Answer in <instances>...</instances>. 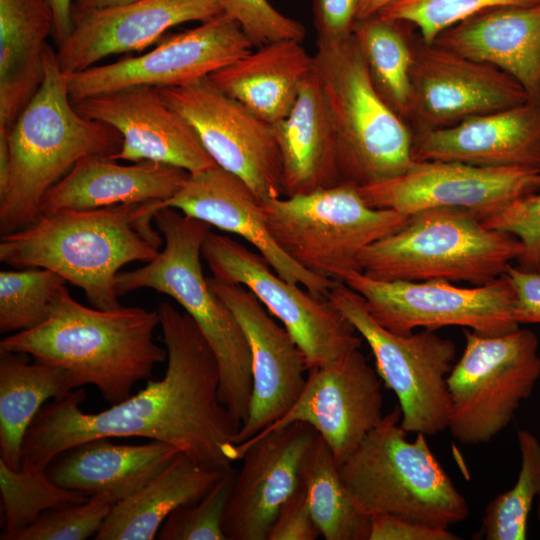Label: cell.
<instances>
[{
	"instance_id": "cell-1",
	"label": "cell",
	"mask_w": 540,
	"mask_h": 540,
	"mask_svg": "<svg viewBox=\"0 0 540 540\" xmlns=\"http://www.w3.org/2000/svg\"><path fill=\"white\" fill-rule=\"evenodd\" d=\"M157 310L167 350L163 378L99 413L81 410L82 388L47 402L25 435L20 470L46 471L72 447L103 437L161 441L202 467H231L225 450L239 427L219 398L216 357L185 311L168 301Z\"/></svg>"
},
{
	"instance_id": "cell-2",
	"label": "cell",
	"mask_w": 540,
	"mask_h": 540,
	"mask_svg": "<svg viewBox=\"0 0 540 540\" xmlns=\"http://www.w3.org/2000/svg\"><path fill=\"white\" fill-rule=\"evenodd\" d=\"M160 202L40 215L29 226L2 235L0 261L52 270L82 289L93 307L119 308V270L132 261H151L164 242L152 226Z\"/></svg>"
},
{
	"instance_id": "cell-3",
	"label": "cell",
	"mask_w": 540,
	"mask_h": 540,
	"mask_svg": "<svg viewBox=\"0 0 540 540\" xmlns=\"http://www.w3.org/2000/svg\"><path fill=\"white\" fill-rule=\"evenodd\" d=\"M159 325L157 309L90 308L64 286L47 318L32 329L4 337L0 350L61 368L76 389L94 385L113 405L130 397L135 384L167 360L166 348L153 340Z\"/></svg>"
},
{
	"instance_id": "cell-4",
	"label": "cell",
	"mask_w": 540,
	"mask_h": 540,
	"mask_svg": "<svg viewBox=\"0 0 540 540\" xmlns=\"http://www.w3.org/2000/svg\"><path fill=\"white\" fill-rule=\"evenodd\" d=\"M43 82L8 132L10 169L0 192V231L23 229L40 215L44 194L82 158L111 156L122 145L112 126L82 116L68 91L67 74L48 45Z\"/></svg>"
},
{
	"instance_id": "cell-5",
	"label": "cell",
	"mask_w": 540,
	"mask_h": 540,
	"mask_svg": "<svg viewBox=\"0 0 540 540\" xmlns=\"http://www.w3.org/2000/svg\"><path fill=\"white\" fill-rule=\"evenodd\" d=\"M154 221L164 249L147 264L116 277L117 295L151 288L174 299L193 319L212 349L219 371V398L240 428L252 393L251 356L244 332L202 271V245L211 225L164 207ZM239 430V429H238Z\"/></svg>"
},
{
	"instance_id": "cell-6",
	"label": "cell",
	"mask_w": 540,
	"mask_h": 540,
	"mask_svg": "<svg viewBox=\"0 0 540 540\" xmlns=\"http://www.w3.org/2000/svg\"><path fill=\"white\" fill-rule=\"evenodd\" d=\"M396 406L338 466L340 477L369 515L392 514L449 529L469 514L465 497L431 451L426 435L406 438Z\"/></svg>"
},
{
	"instance_id": "cell-7",
	"label": "cell",
	"mask_w": 540,
	"mask_h": 540,
	"mask_svg": "<svg viewBox=\"0 0 540 540\" xmlns=\"http://www.w3.org/2000/svg\"><path fill=\"white\" fill-rule=\"evenodd\" d=\"M313 57L335 133L341 183L363 187L407 171L415 162L413 131L377 92L353 34L317 46Z\"/></svg>"
},
{
	"instance_id": "cell-8",
	"label": "cell",
	"mask_w": 540,
	"mask_h": 540,
	"mask_svg": "<svg viewBox=\"0 0 540 540\" xmlns=\"http://www.w3.org/2000/svg\"><path fill=\"white\" fill-rule=\"evenodd\" d=\"M523 250L516 236L486 227L466 211L432 208L413 213L401 229L364 248L358 264L379 280L480 286L503 275Z\"/></svg>"
},
{
	"instance_id": "cell-9",
	"label": "cell",
	"mask_w": 540,
	"mask_h": 540,
	"mask_svg": "<svg viewBox=\"0 0 540 540\" xmlns=\"http://www.w3.org/2000/svg\"><path fill=\"white\" fill-rule=\"evenodd\" d=\"M260 205L271 235L292 259L340 282L361 271L358 256L364 248L401 229L410 216L370 206L358 187L347 183Z\"/></svg>"
},
{
	"instance_id": "cell-10",
	"label": "cell",
	"mask_w": 540,
	"mask_h": 540,
	"mask_svg": "<svg viewBox=\"0 0 540 540\" xmlns=\"http://www.w3.org/2000/svg\"><path fill=\"white\" fill-rule=\"evenodd\" d=\"M465 348L447 377L448 429L465 445L504 430L540 378L539 341L526 328L501 335L464 329Z\"/></svg>"
},
{
	"instance_id": "cell-11",
	"label": "cell",
	"mask_w": 540,
	"mask_h": 540,
	"mask_svg": "<svg viewBox=\"0 0 540 540\" xmlns=\"http://www.w3.org/2000/svg\"><path fill=\"white\" fill-rule=\"evenodd\" d=\"M327 299L370 347L379 377L398 399L401 426L426 436L447 429V377L455 361V344L431 329L408 335L387 330L370 315L363 297L343 282H335Z\"/></svg>"
},
{
	"instance_id": "cell-12",
	"label": "cell",
	"mask_w": 540,
	"mask_h": 540,
	"mask_svg": "<svg viewBox=\"0 0 540 540\" xmlns=\"http://www.w3.org/2000/svg\"><path fill=\"white\" fill-rule=\"evenodd\" d=\"M202 257L215 279L246 287L281 322L300 349L307 370L360 347L359 334L328 299L283 279L258 252L210 231Z\"/></svg>"
},
{
	"instance_id": "cell-13",
	"label": "cell",
	"mask_w": 540,
	"mask_h": 540,
	"mask_svg": "<svg viewBox=\"0 0 540 540\" xmlns=\"http://www.w3.org/2000/svg\"><path fill=\"white\" fill-rule=\"evenodd\" d=\"M343 283L363 297L376 322L395 334L460 326L501 335L519 328L514 291L505 274L484 285L459 287L445 280H379L353 271Z\"/></svg>"
},
{
	"instance_id": "cell-14",
	"label": "cell",
	"mask_w": 540,
	"mask_h": 540,
	"mask_svg": "<svg viewBox=\"0 0 540 540\" xmlns=\"http://www.w3.org/2000/svg\"><path fill=\"white\" fill-rule=\"evenodd\" d=\"M159 89L217 166L242 179L260 202L281 197L282 166L271 124L222 92L209 76Z\"/></svg>"
},
{
	"instance_id": "cell-15",
	"label": "cell",
	"mask_w": 540,
	"mask_h": 540,
	"mask_svg": "<svg viewBox=\"0 0 540 540\" xmlns=\"http://www.w3.org/2000/svg\"><path fill=\"white\" fill-rule=\"evenodd\" d=\"M253 48L239 23L222 12L162 38L139 56L67 74L68 91L72 100H78L138 85L180 86L210 76Z\"/></svg>"
},
{
	"instance_id": "cell-16",
	"label": "cell",
	"mask_w": 540,
	"mask_h": 540,
	"mask_svg": "<svg viewBox=\"0 0 540 540\" xmlns=\"http://www.w3.org/2000/svg\"><path fill=\"white\" fill-rule=\"evenodd\" d=\"M358 190L366 203L375 208L407 215L451 208L482 220L518 199L540 192V170L415 161L401 175Z\"/></svg>"
},
{
	"instance_id": "cell-17",
	"label": "cell",
	"mask_w": 540,
	"mask_h": 540,
	"mask_svg": "<svg viewBox=\"0 0 540 540\" xmlns=\"http://www.w3.org/2000/svg\"><path fill=\"white\" fill-rule=\"evenodd\" d=\"M317 437L310 425L293 422L227 446L225 455L231 462L243 461L223 519L228 540L268 539L279 509L301 488Z\"/></svg>"
},
{
	"instance_id": "cell-18",
	"label": "cell",
	"mask_w": 540,
	"mask_h": 540,
	"mask_svg": "<svg viewBox=\"0 0 540 540\" xmlns=\"http://www.w3.org/2000/svg\"><path fill=\"white\" fill-rule=\"evenodd\" d=\"M412 49L406 119L417 130L448 127L529 99L517 81L490 64L422 40Z\"/></svg>"
},
{
	"instance_id": "cell-19",
	"label": "cell",
	"mask_w": 540,
	"mask_h": 540,
	"mask_svg": "<svg viewBox=\"0 0 540 540\" xmlns=\"http://www.w3.org/2000/svg\"><path fill=\"white\" fill-rule=\"evenodd\" d=\"M308 371L291 408L259 433L306 423L326 442L339 466L384 416L381 378L359 348Z\"/></svg>"
},
{
	"instance_id": "cell-20",
	"label": "cell",
	"mask_w": 540,
	"mask_h": 540,
	"mask_svg": "<svg viewBox=\"0 0 540 540\" xmlns=\"http://www.w3.org/2000/svg\"><path fill=\"white\" fill-rule=\"evenodd\" d=\"M212 291L232 311L247 339L252 393L246 420L232 443H243L282 417L300 395L307 370L297 344L246 287L207 278Z\"/></svg>"
},
{
	"instance_id": "cell-21",
	"label": "cell",
	"mask_w": 540,
	"mask_h": 540,
	"mask_svg": "<svg viewBox=\"0 0 540 540\" xmlns=\"http://www.w3.org/2000/svg\"><path fill=\"white\" fill-rule=\"evenodd\" d=\"M72 103L82 116L108 124L121 134L120 149L109 156L113 160L155 161L188 173L216 165L193 128L164 100L158 87L132 86Z\"/></svg>"
},
{
	"instance_id": "cell-22",
	"label": "cell",
	"mask_w": 540,
	"mask_h": 540,
	"mask_svg": "<svg viewBox=\"0 0 540 540\" xmlns=\"http://www.w3.org/2000/svg\"><path fill=\"white\" fill-rule=\"evenodd\" d=\"M164 207L174 208L186 216L245 239L279 276L303 286L316 297L327 299L336 282L292 259L271 235L260 201L250 187L217 165L189 173L176 194L160 202L159 208Z\"/></svg>"
},
{
	"instance_id": "cell-23",
	"label": "cell",
	"mask_w": 540,
	"mask_h": 540,
	"mask_svg": "<svg viewBox=\"0 0 540 540\" xmlns=\"http://www.w3.org/2000/svg\"><path fill=\"white\" fill-rule=\"evenodd\" d=\"M217 0H139L124 6L72 9V28L56 56L66 74L124 52L142 51L159 42L172 27L203 22L222 13Z\"/></svg>"
},
{
	"instance_id": "cell-24",
	"label": "cell",
	"mask_w": 540,
	"mask_h": 540,
	"mask_svg": "<svg viewBox=\"0 0 540 540\" xmlns=\"http://www.w3.org/2000/svg\"><path fill=\"white\" fill-rule=\"evenodd\" d=\"M413 158L540 170V98L448 127L416 130Z\"/></svg>"
},
{
	"instance_id": "cell-25",
	"label": "cell",
	"mask_w": 540,
	"mask_h": 540,
	"mask_svg": "<svg viewBox=\"0 0 540 540\" xmlns=\"http://www.w3.org/2000/svg\"><path fill=\"white\" fill-rule=\"evenodd\" d=\"M434 44L490 64L540 98V2L483 10L440 33Z\"/></svg>"
},
{
	"instance_id": "cell-26",
	"label": "cell",
	"mask_w": 540,
	"mask_h": 540,
	"mask_svg": "<svg viewBox=\"0 0 540 540\" xmlns=\"http://www.w3.org/2000/svg\"><path fill=\"white\" fill-rule=\"evenodd\" d=\"M188 175L181 168L160 162L145 160L125 165L109 156L90 155L79 160L44 194L40 215L163 202L176 194Z\"/></svg>"
},
{
	"instance_id": "cell-27",
	"label": "cell",
	"mask_w": 540,
	"mask_h": 540,
	"mask_svg": "<svg viewBox=\"0 0 540 540\" xmlns=\"http://www.w3.org/2000/svg\"><path fill=\"white\" fill-rule=\"evenodd\" d=\"M179 453L161 441L127 445L95 438L62 453L46 471L58 486L115 505L153 480Z\"/></svg>"
},
{
	"instance_id": "cell-28",
	"label": "cell",
	"mask_w": 540,
	"mask_h": 540,
	"mask_svg": "<svg viewBox=\"0 0 540 540\" xmlns=\"http://www.w3.org/2000/svg\"><path fill=\"white\" fill-rule=\"evenodd\" d=\"M272 126L281 159L284 196L341 183L335 133L314 69L303 81L289 114Z\"/></svg>"
},
{
	"instance_id": "cell-29",
	"label": "cell",
	"mask_w": 540,
	"mask_h": 540,
	"mask_svg": "<svg viewBox=\"0 0 540 540\" xmlns=\"http://www.w3.org/2000/svg\"><path fill=\"white\" fill-rule=\"evenodd\" d=\"M256 48L209 78L222 92L273 125L291 111L303 81L314 69V57L294 39Z\"/></svg>"
},
{
	"instance_id": "cell-30",
	"label": "cell",
	"mask_w": 540,
	"mask_h": 540,
	"mask_svg": "<svg viewBox=\"0 0 540 540\" xmlns=\"http://www.w3.org/2000/svg\"><path fill=\"white\" fill-rule=\"evenodd\" d=\"M53 31L46 0H0V131H10L39 90Z\"/></svg>"
},
{
	"instance_id": "cell-31",
	"label": "cell",
	"mask_w": 540,
	"mask_h": 540,
	"mask_svg": "<svg viewBox=\"0 0 540 540\" xmlns=\"http://www.w3.org/2000/svg\"><path fill=\"white\" fill-rule=\"evenodd\" d=\"M228 469H208L183 453L133 495L115 504L95 540H152L177 508L201 499Z\"/></svg>"
},
{
	"instance_id": "cell-32",
	"label": "cell",
	"mask_w": 540,
	"mask_h": 540,
	"mask_svg": "<svg viewBox=\"0 0 540 540\" xmlns=\"http://www.w3.org/2000/svg\"><path fill=\"white\" fill-rule=\"evenodd\" d=\"M0 350V459L20 469L25 435L41 408L76 389L61 368Z\"/></svg>"
},
{
	"instance_id": "cell-33",
	"label": "cell",
	"mask_w": 540,
	"mask_h": 540,
	"mask_svg": "<svg viewBox=\"0 0 540 540\" xmlns=\"http://www.w3.org/2000/svg\"><path fill=\"white\" fill-rule=\"evenodd\" d=\"M301 486L326 540H369L371 517L343 483L333 453L319 435L306 461Z\"/></svg>"
},
{
	"instance_id": "cell-34",
	"label": "cell",
	"mask_w": 540,
	"mask_h": 540,
	"mask_svg": "<svg viewBox=\"0 0 540 540\" xmlns=\"http://www.w3.org/2000/svg\"><path fill=\"white\" fill-rule=\"evenodd\" d=\"M410 26L407 22L375 14L357 20L352 33L377 92L404 120L411 96Z\"/></svg>"
},
{
	"instance_id": "cell-35",
	"label": "cell",
	"mask_w": 540,
	"mask_h": 540,
	"mask_svg": "<svg viewBox=\"0 0 540 540\" xmlns=\"http://www.w3.org/2000/svg\"><path fill=\"white\" fill-rule=\"evenodd\" d=\"M521 468L512 489L486 507L481 536L486 540H524L528 516L540 494V442L527 430L517 432Z\"/></svg>"
},
{
	"instance_id": "cell-36",
	"label": "cell",
	"mask_w": 540,
	"mask_h": 540,
	"mask_svg": "<svg viewBox=\"0 0 540 540\" xmlns=\"http://www.w3.org/2000/svg\"><path fill=\"white\" fill-rule=\"evenodd\" d=\"M0 492L4 516L1 536L24 529L50 509L89 498L79 491L58 486L47 471L14 470L1 459Z\"/></svg>"
},
{
	"instance_id": "cell-37",
	"label": "cell",
	"mask_w": 540,
	"mask_h": 540,
	"mask_svg": "<svg viewBox=\"0 0 540 540\" xmlns=\"http://www.w3.org/2000/svg\"><path fill=\"white\" fill-rule=\"evenodd\" d=\"M67 281L45 268L0 272V332H20L42 323Z\"/></svg>"
},
{
	"instance_id": "cell-38",
	"label": "cell",
	"mask_w": 540,
	"mask_h": 540,
	"mask_svg": "<svg viewBox=\"0 0 540 540\" xmlns=\"http://www.w3.org/2000/svg\"><path fill=\"white\" fill-rule=\"evenodd\" d=\"M540 0H398L378 14L409 23L421 40L433 43L447 28L483 10L498 6H528Z\"/></svg>"
},
{
	"instance_id": "cell-39",
	"label": "cell",
	"mask_w": 540,
	"mask_h": 540,
	"mask_svg": "<svg viewBox=\"0 0 540 540\" xmlns=\"http://www.w3.org/2000/svg\"><path fill=\"white\" fill-rule=\"evenodd\" d=\"M235 471L229 469L198 501L174 510L157 533L159 540H228L223 519Z\"/></svg>"
},
{
	"instance_id": "cell-40",
	"label": "cell",
	"mask_w": 540,
	"mask_h": 540,
	"mask_svg": "<svg viewBox=\"0 0 540 540\" xmlns=\"http://www.w3.org/2000/svg\"><path fill=\"white\" fill-rule=\"evenodd\" d=\"M113 503L97 496L50 509L24 529L1 540H86L98 533ZM93 537V538H94Z\"/></svg>"
},
{
	"instance_id": "cell-41",
	"label": "cell",
	"mask_w": 540,
	"mask_h": 540,
	"mask_svg": "<svg viewBox=\"0 0 540 540\" xmlns=\"http://www.w3.org/2000/svg\"><path fill=\"white\" fill-rule=\"evenodd\" d=\"M222 11L234 18L254 47L283 40L303 41L304 26L283 15L268 0H217Z\"/></svg>"
},
{
	"instance_id": "cell-42",
	"label": "cell",
	"mask_w": 540,
	"mask_h": 540,
	"mask_svg": "<svg viewBox=\"0 0 540 540\" xmlns=\"http://www.w3.org/2000/svg\"><path fill=\"white\" fill-rule=\"evenodd\" d=\"M481 222L516 236L524 249L518 267L540 271V192L514 201Z\"/></svg>"
},
{
	"instance_id": "cell-43",
	"label": "cell",
	"mask_w": 540,
	"mask_h": 540,
	"mask_svg": "<svg viewBox=\"0 0 540 540\" xmlns=\"http://www.w3.org/2000/svg\"><path fill=\"white\" fill-rule=\"evenodd\" d=\"M360 0H312L316 46L344 41L352 36Z\"/></svg>"
},
{
	"instance_id": "cell-44",
	"label": "cell",
	"mask_w": 540,
	"mask_h": 540,
	"mask_svg": "<svg viewBox=\"0 0 540 540\" xmlns=\"http://www.w3.org/2000/svg\"><path fill=\"white\" fill-rule=\"evenodd\" d=\"M321 533L301 488L279 509L267 540H315Z\"/></svg>"
},
{
	"instance_id": "cell-45",
	"label": "cell",
	"mask_w": 540,
	"mask_h": 540,
	"mask_svg": "<svg viewBox=\"0 0 540 540\" xmlns=\"http://www.w3.org/2000/svg\"><path fill=\"white\" fill-rule=\"evenodd\" d=\"M369 540H457L449 529L419 524L392 514L370 515Z\"/></svg>"
},
{
	"instance_id": "cell-46",
	"label": "cell",
	"mask_w": 540,
	"mask_h": 540,
	"mask_svg": "<svg viewBox=\"0 0 540 540\" xmlns=\"http://www.w3.org/2000/svg\"><path fill=\"white\" fill-rule=\"evenodd\" d=\"M515 295L514 318L520 324H540V271L507 266L505 273Z\"/></svg>"
},
{
	"instance_id": "cell-47",
	"label": "cell",
	"mask_w": 540,
	"mask_h": 540,
	"mask_svg": "<svg viewBox=\"0 0 540 540\" xmlns=\"http://www.w3.org/2000/svg\"><path fill=\"white\" fill-rule=\"evenodd\" d=\"M46 1L52 10L54 20L53 36L57 45H59L67 38L72 28L73 0Z\"/></svg>"
},
{
	"instance_id": "cell-48",
	"label": "cell",
	"mask_w": 540,
	"mask_h": 540,
	"mask_svg": "<svg viewBox=\"0 0 540 540\" xmlns=\"http://www.w3.org/2000/svg\"><path fill=\"white\" fill-rule=\"evenodd\" d=\"M139 0H73V8L82 11H95L124 6Z\"/></svg>"
},
{
	"instance_id": "cell-49",
	"label": "cell",
	"mask_w": 540,
	"mask_h": 540,
	"mask_svg": "<svg viewBox=\"0 0 540 540\" xmlns=\"http://www.w3.org/2000/svg\"><path fill=\"white\" fill-rule=\"evenodd\" d=\"M398 0H360L357 20L378 14L382 9Z\"/></svg>"
},
{
	"instance_id": "cell-50",
	"label": "cell",
	"mask_w": 540,
	"mask_h": 540,
	"mask_svg": "<svg viewBox=\"0 0 540 540\" xmlns=\"http://www.w3.org/2000/svg\"><path fill=\"white\" fill-rule=\"evenodd\" d=\"M537 517L540 523V494L538 495V508H537Z\"/></svg>"
}]
</instances>
